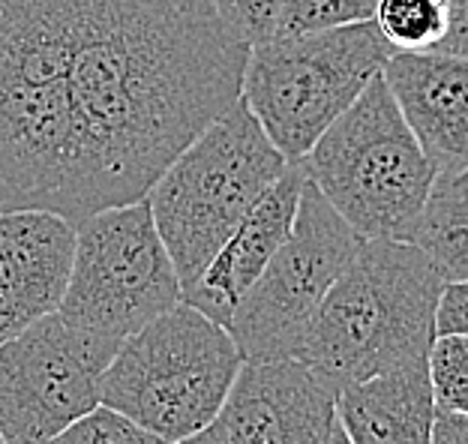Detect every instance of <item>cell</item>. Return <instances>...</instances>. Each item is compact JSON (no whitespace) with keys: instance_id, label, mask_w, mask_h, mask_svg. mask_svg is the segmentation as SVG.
Segmentation results:
<instances>
[{"instance_id":"26","label":"cell","mask_w":468,"mask_h":444,"mask_svg":"<svg viewBox=\"0 0 468 444\" xmlns=\"http://www.w3.org/2000/svg\"><path fill=\"white\" fill-rule=\"evenodd\" d=\"M324 444H351V441H348V436H346V429H343V424H339V420H334L331 436H327V441H324Z\"/></svg>"},{"instance_id":"8","label":"cell","mask_w":468,"mask_h":444,"mask_svg":"<svg viewBox=\"0 0 468 444\" xmlns=\"http://www.w3.org/2000/svg\"><path fill=\"white\" fill-rule=\"evenodd\" d=\"M184 301L147 198L76 226V259L58 315L117 354L130 336Z\"/></svg>"},{"instance_id":"17","label":"cell","mask_w":468,"mask_h":444,"mask_svg":"<svg viewBox=\"0 0 468 444\" xmlns=\"http://www.w3.org/2000/svg\"><path fill=\"white\" fill-rule=\"evenodd\" d=\"M372 25L393 51H435L451 27L448 0H378Z\"/></svg>"},{"instance_id":"27","label":"cell","mask_w":468,"mask_h":444,"mask_svg":"<svg viewBox=\"0 0 468 444\" xmlns=\"http://www.w3.org/2000/svg\"><path fill=\"white\" fill-rule=\"evenodd\" d=\"M0 444H6V441H4V436H0Z\"/></svg>"},{"instance_id":"22","label":"cell","mask_w":468,"mask_h":444,"mask_svg":"<svg viewBox=\"0 0 468 444\" xmlns=\"http://www.w3.org/2000/svg\"><path fill=\"white\" fill-rule=\"evenodd\" d=\"M465 333L468 336V280L444 282L439 312H435V336Z\"/></svg>"},{"instance_id":"15","label":"cell","mask_w":468,"mask_h":444,"mask_svg":"<svg viewBox=\"0 0 468 444\" xmlns=\"http://www.w3.org/2000/svg\"><path fill=\"white\" fill-rule=\"evenodd\" d=\"M334 406L351 444H430L435 399L427 364L348 385Z\"/></svg>"},{"instance_id":"21","label":"cell","mask_w":468,"mask_h":444,"mask_svg":"<svg viewBox=\"0 0 468 444\" xmlns=\"http://www.w3.org/2000/svg\"><path fill=\"white\" fill-rule=\"evenodd\" d=\"M226 30L243 46H261L276 37L285 0H210Z\"/></svg>"},{"instance_id":"20","label":"cell","mask_w":468,"mask_h":444,"mask_svg":"<svg viewBox=\"0 0 468 444\" xmlns=\"http://www.w3.org/2000/svg\"><path fill=\"white\" fill-rule=\"evenodd\" d=\"M46 444H163V441L138 424H133L130 418H123L121 411H114L109 406H97Z\"/></svg>"},{"instance_id":"6","label":"cell","mask_w":468,"mask_h":444,"mask_svg":"<svg viewBox=\"0 0 468 444\" xmlns=\"http://www.w3.org/2000/svg\"><path fill=\"white\" fill-rule=\"evenodd\" d=\"M243 357L231 333L180 301L130 336L102 373V406L163 444L219 420Z\"/></svg>"},{"instance_id":"11","label":"cell","mask_w":468,"mask_h":444,"mask_svg":"<svg viewBox=\"0 0 468 444\" xmlns=\"http://www.w3.org/2000/svg\"><path fill=\"white\" fill-rule=\"evenodd\" d=\"M336 394L301 361L243 364L219 411L231 444H324Z\"/></svg>"},{"instance_id":"7","label":"cell","mask_w":468,"mask_h":444,"mask_svg":"<svg viewBox=\"0 0 468 444\" xmlns=\"http://www.w3.org/2000/svg\"><path fill=\"white\" fill-rule=\"evenodd\" d=\"M393 48L372 21L250 48L240 102L285 163H301L385 69Z\"/></svg>"},{"instance_id":"12","label":"cell","mask_w":468,"mask_h":444,"mask_svg":"<svg viewBox=\"0 0 468 444\" xmlns=\"http://www.w3.org/2000/svg\"><path fill=\"white\" fill-rule=\"evenodd\" d=\"M72 259L69 219L51 210L0 214V345L60 310Z\"/></svg>"},{"instance_id":"13","label":"cell","mask_w":468,"mask_h":444,"mask_svg":"<svg viewBox=\"0 0 468 444\" xmlns=\"http://www.w3.org/2000/svg\"><path fill=\"white\" fill-rule=\"evenodd\" d=\"M402 121L439 177L468 168V60L444 51H393L381 69Z\"/></svg>"},{"instance_id":"3","label":"cell","mask_w":468,"mask_h":444,"mask_svg":"<svg viewBox=\"0 0 468 444\" xmlns=\"http://www.w3.org/2000/svg\"><path fill=\"white\" fill-rule=\"evenodd\" d=\"M441 291V273L414 243L364 240L318 306L294 361L334 394L427 364Z\"/></svg>"},{"instance_id":"18","label":"cell","mask_w":468,"mask_h":444,"mask_svg":"<svg viewBox=\"0 0 468 444\" xmlns=\"http://www.w3.org/2000/svg\"><path fill=\"white\" fill-rule=\"evenodd\" d=\"M427 373L435 408L468 415V336L439 333L430 348Z\"/></svg>"},{"instance_id":"23","label":"cell","mask_w":468,"mask_h":444,"mask_svg":"<svg viewBox=\"0 0 468 444\" xmlns=\"http://www.w3.org/2000/svg\"><path fill=\"white\" fill-rule=\"evenodd\" d=\"M448 4H451V27L448 37L441 39V46L435 51L468 60V0H448Z\"/></svg>"},{"instance_id":"16","label":"cell","mask_w":468,"mask_h":444,"mask_svg":"<svg viewBox=\"0 0 468 444\" xmlns=\"http://www.w3.org/2000/svg\"><path fill=\"white\" fill-rule=\"evenodd\" d=\"M409 243L435 264L444 282L468 280V168L435 181Z\"/></svg>"},{"instance_id":"5","label":"cell","mask_w":468,"mask_h":444,"mask_svg":"<svg viewBox=\"0 0 468 444\" xmlns=\"http://www.w3.org/2000/svg\"><path fill=\"white\" fill-rule=\"evenodd\" d=\"M285 165V156L238 100L159 174L144 198L180 289L201 277Z\"/></svg>"},{"instance_id":"25","label":"cell","mask_w":468,"mask_h":444,"mask_svg":"<svg viewBox=\"0 0 468 444\" xmlns=\"http://www.w3.org/2000/svg\"><path fill=\"white\" fill-rule=\"evenodd\" d=\"M172 444H231V441H229V436H226V429H222V424L217 420V424H210L207 429L196 432V436L180 439V441H172Z\"/></svg>"},{"instance_id":"2","label":"cell","mask_w":468,"mask_h":444,"mask_svg":"<svg viewBox=\"0 0 468 444\" xmlns=\"http://www.w3.org/2000/svg\"><path fill=\"white\" fill-rule=\"evenodd\" d=\"M79 16L81 0H0V214L81 222L69 109Z\"/></svg>"},{"instance_id":"24","label":"cell","mask_w":468,"mask_h":444,"mask_svg":"<svg viewBox=\"0 0 468 444\" xmlns=\"http://www.w3.org/2000/svg\"><path fill=\"white\" fill-rule=\"evenodd\" d=\"M430 444H468V415L435 408Z\"/></svg>"},{"instance_id":"1","label":"cell","mask_w":468,"mask_h":444,"mask_svg":"<svg viewBox=\"0 0 468 444\" xmlns=\"http://www.w3.org/2000/svg\"><path fill=\"white\" fill-rule=\"evenodd\" d=\"M247 58L210 0H81L69 67L81 219L151 193L240 100Z\"/></svg>"},{"instance_id":"9","label":"cell","mask_w":468,"mask_h":444,"mask_svg":"<svg viewBox=\"0 0 468 444\" xmlns=\"http://www.w3.org/2000/svg\"><path fill=\"white\" fill-rule=\"evenodd\" d=\"M360 243L364 238L306 181L289 238L226 324L243 364L294 361L318 306L357 256Z\"/></svg>"},{"instance_id":"10","label":"cell","mask_w":468,"mask_h":444,"mask_svg":"<svg viewBox=\"0 0 468 444\" xmlns=\"http://www.w3.org/2000/svg\"><path fill=\"white\" fill-rule=\"evenodd\" d=\"M114 352L46 315L0 345V436L46 444L102 406V373Z\"/></svg>"},{"instance_id":"4","label":"cell","mask_w":468,"mask_h":444,"mask_svg":"<svg viewBox=\"0 0 468 444\" xmlns=\"http://www.w3.org/2000/svg\"><path fill=\"white\" fill-rule=\"evenodd\" d=\"M301 165L306 181L364 240L409 243L439 181L381 72Z\"/></svg>"},{"instance_id":"14","label":"cell","mask_w":468,"mask_h":444,"mask_svg":"<svg viewBox=\"0 0 468 444\" xmlns=\"http://www.w3.org/2000/svg\"><path fill=\"white\" fill-rule=\"evenodd\" d=\"M303 184V165H285V172L255 202V207L231 231V238L222 243L217 256L207 261L201 277L189 289H184V303L226 327L234 306L243 301V294L252 289L255 280L261 277V270L268 268L273 252L289 238Z\"/></svg>"},{"instance_id":"19","label":"cell","mask_w":468,"mask_h":444,"mask_svg":"<svg viewBox=\"0 0 468 444\" xmlns=\"http://www.w3.org/2000/svg\"><path fill=\"white\" fill-rule=\"evenodd\" d=\"M376 6L378 0H285L276 37H301L318 34V30L364 25L376 16Z\"/></svg>"}]
</instances>
